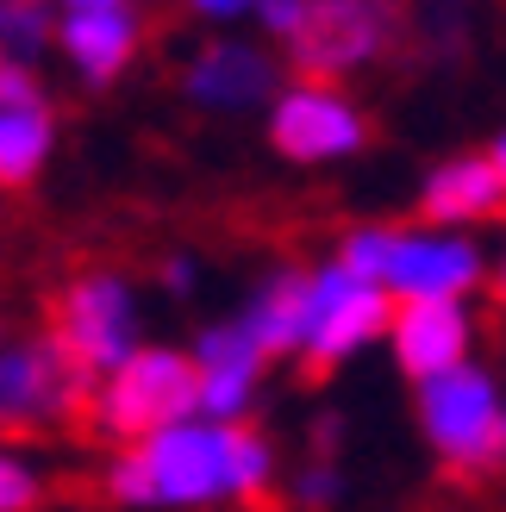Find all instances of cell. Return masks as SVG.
<instances>
[{
  "mask_svg": "<svg viewBox=\"0 0 506 512\" xmlns=\"http://www.w3.org/2000/svg\"><path fill=\"white\" fill-rule=\"evenodd\" d=\"M94 400L100 388L82 381L44 331H13L0 325V438L44 444V438H75L94 444Z\"/></svg>",
  "mask_w": 506,
  "mask_h": 512,
  "instance_id": "cell-1",
  "label": "cell"
},
{
  "mask_svg": "<svg viewBox=\"0 0 506 512\" xmlns=\"http://www.w3.org/2000/svg\"><path fill=\"white\" fill-rule=\"evenodd\" d=\"M419 425L444 456V488L463 500H488L506 488V413L482 369H450L425 381Z\"/></svg>",
  "mask_w": 506,
  "mask_h": 512,
  "instance_id": "cell-2",
  "label": "cell"
},
{
  "mask_svg": "<svg viewBox=\"0 0 506 512\" xmlns=\"http://www.w3.org/2000/svg\"><path fill=\"white\" fill-rule=\"evenodd\" d=\"M294 75L332 94L338 75L375 57H413V7L407 0H307L300 25L288 32Z\"/></svg>",
  "mask_w": 506,
  "mask_h": 512,
  "instance_id": "cell-3",
  "label": "cell"
},
{
  "mask_svg": "<svg viewBox=\"0 0 506 512\" xmlns=\"http://www.w3.org/2000/svg\"><path fill=\"white\" fill-rule=\"evenodd\" d=\"M132 331H138V313L113 269L88 263L44 294V338L82 381H100V369H119L132 356Z\"/></svg>",
  "mask_w": 506,
  "mask_h": 512,
  "instance_id": "cell-4",
  "label": "cell"
},
{
  "mask_svg": "<svg viewBox=\"0 0 506 512\" xmlns=\"http://www.w3.org/2000/svg\"><path fill=\"white\" fill-rule=\"evenodd\" d=\"M100 494L107 506H194V500H213V494H232L225 488V444L219 431H194V425H175L157 431L150 444L113 456L100 469Z\"/></svg>",
  "mask_w": 506,
  "mask_h": 512,
  "instance_id": "cell-5",
  "label": "cell"
},
{
  "mask_svg": "<svg viewBox=\"0 0 506 512\" xmlns=\"http://www.w3.org/2000/svg\"><path fill=\"white\" fill-rule=\"evenodd\" d=\"M200 406V369L175 350H132L94 400V444L113 438H157Z\"/></svg>",
  "mask_w": 506,
  "mask_h": 512,
  "instance_id": "cell-6",
  "label": "cell"
},
{
  "mask_svg": "<svg viewBox=\"0 0 506 512\" xmlns=\"http://www.w3.org/2000/svg\"><path fill=\"white\" fill-rule=\"evenodd\" d=\"M313 281H319V294H313V338H307V363H300V388L332 381V369L350 350L394 325V300L382 288H363L344 269H319Z\"/></svg>",
  "mask_w": 506,
  "mask_h": 512,
  "instance_id": "cell-7",
  "label": "cell"
},
{
  "mask_svg": "<svg viewBox=\"0 0 506 512\" xmlns=\"http://www.w3.org/2000/svg\"><path fill=\"white\" fill-rule=\"evenodd\" d=\"M50 157V100L25 63L0 57V188H25Z\"/></svg>",
  "mask_w": 506,
  "mask_h": 512,
  "instance_id": "cell-8",
  "label": "cell"
},
{
  "mask_svg": "<svg viewBox=\"0 0 506 512\" xmlns=\"http://www.w3.org/2000/svg\"><path fill=\"white\" fill-rule=\"evenodd\" d=\"M369 138V125L344 107L338 94H319V88H300L288 94L269 119V144L294 163H313V157H344Z\"/></svg>",
  "mask_w": 506,
  "mask_h": 512,
  "instance_id": "cell-9",
  "label": "cell"
},
{
  "mask_svg": "<svg viewBox=\"0 0 506 512\" xmlns=\"http://www.w3.org/2000/svg\"><path fill=\"white\" fill-rule=\"evenodd\" d=\"M469 350V325L457 306L444 300H400L394 306V356L413 381H438L463 363Z\"/></svg>",
  "mask_w": 506,
  "mask_h": 512,
  "instance_id": "cell-10",
  "label": "cell"
},
{
  "mask_svg": "<svg viewBox=\"0 0 506 512\" xmlns=\"http://www.w3.org/2000/svg\"><path fill=\"white\" fill-rule=\"evenodd\" d=\"M482 281L469 244H432V238H394L388 256V288H400V300H450Z\"/></svg>",
  "mask_w": 506,
  "mask_h": 512,
  "instance_id": "cell-11",
  "label": "cell"
},
{
  "mask_svg": "<svg viewBox=\"0 0 506 512\" xmlns=\"http://www.w3.org/2000/svg\"><path fill=\"white\" fill-rule=\"evenodd\" d=\"M275 88V69L244 44H213L200 50L182 75V94L194 107H219V113H238V107H257V100Z\"/></svg>",
  "mask_w": 506,
  "mask_h": 512,
  "instance_id": "cell-12",
  "label": "cell"
},
{
  "mask_svg": "<svg viewBox=\"0 0 506 512\" xmlns=\"http://www.w3.org/2000/svg\"><path fill=\"white\" fill-rule=\"evenodd\" d=\"M257 369H263V350H257L244 319L200 331V406H213L225 419L244 413L250 388H257Z\"/></svg>",
  "mask_w": 506,
  "mask_h": 512,
  "instance_id": "cell-13",
  "label": "cell"
},
{
  "mask_svg": "<svg viewBox=\"0 0 506 512\" xmlns=\"http://www.w3.org/2000/svg\"><path fill=\"white\" fill-rule=\"evenodd\" d=\"M419 219H432V225H444V219H506V182H500L494 157L444 163L419 194Z\"/></svg>",
  "mask_w": 506,
  "mask_h": 512,
  "instance_id": "cell-14",
  "label": "cell"
},
{
  "mask_svg": "<svg viewBox=\"0 0 506 512\" xmlns=\"http://www.w3.org/2000/svg\"><path fill=\"white\" fill-rule=\"evenodd\" d=\"M313 294H319V281L300 275V269H288V275H275L269 288H263V300L244 313L250 338H257V350H263V363L313 338Z\"/></svg>",
  "mask_w": 506,
  "mask_h": 512,
  "instance_id": "cell-15",
  "label": "cell"
},
{
  "mask_svg": "<svg viewBox=\"0 0 506 512\" xmlns=\"http://www.w3.org/2000/svg\"><path fill=\"white\" fill-rule=\"evenodd\" d=\"M63 44H69L75 69L107 88L138 50V19L132 13H69L63 19Z\"/></svg>",
  "mask_w": 506,
  "mask_h": 512,
  "instance_id": "cell-16",
  "label": "cell"
},
{
  "mask_svg": "<svg viewBox=\"0 0 506 512\" xmlns=\"http://www.w3.org/2000/svg\"><path fill=\"white\" fill-rule=\"evenodd\" d=\"M50 44V0H0V50L13 57H38Z\"/></svg>",
  "mask_w": 506,
  "mask_h": 512,
  "instance_id": "cell-17",
  "label": "cell"
},
{
  "mask_svg": "<svg viewBox=\"0 0 506 512\" xmlns=\"http://www.w3.org/2000/svg\"><path fill=\"white\" fill-rule=\"evenodd\" d=\"M44 494H50V488H44L32 469L13 463V456H0V512H32Z\"/></svg>",
  "mask_w": 506,
  "mask_h": 512,
  "instance_id": "cell-18",
  "label": "cell"
},
{
  "mask_svg": "<svg viewBox=\"0 0 506 512\" xmlns=\"http://www.w3.org/2000/svg\"><path fill=\"white\" fill-rule=\"evenodd\" d=\"M300 7H307V0H263V19L275 25V32H294V25H300Z\"/></svg>",
  "mask_w": 506,
  "mask_h": 512,
  "instance_id": "cell-19",
  "label": "cell"
},
{
  "mask_svg": "<svg viewBox=\"0 0 506 512\" xmlns=\"http://www.w3.org/2000/svg\"><path fill=\"white\" fill-rule=\"evenodd\" d=\"M69 13H125V0H69Z\"/></svg>",
  "mask_w": 506,
  "mask_h": 512,
  "instance_id": "cell-20",
  "label": "cell"
},
{
  "mask_svg": "<svg viewBox=\"0 0 506 512\" xmlns=\"http://www.w3.org/2000/svg\"><path fill=\"white\" fill-rule=\"evenodd\" d=\"M194 7H207V13H238L244 0H194Z\"/></svg>",
  "mask_w": 506,
  "mask_h": 512,
  "instance_id": "cell-21",
  "label": "cell"
},
{
  "mask_svg": "<svg viewBox=\"0 0 506 512\" xmlns=\"http://www.w3.org/2000/svg\"><path fill=\"white\" fill-rule=\"evenodd\" d=\"M494 313H506V275L494 281Z\"/></svg>",
  "mask_w": 506,
  "mask_h": 512,
  "instance_id": "cell-22",
  "label": "cell"
},
{
  "mask_svg": "<svg viewBox=\"0 0 506 512\" xmlns=\"http://www.w3.org/2000/svg\"><path fill=\"white\" fill-rule=\"evenodd\" d=\"M494 169H500V182H506V138L494 144Z\"/></svg>",
  "mask_w": 506,
  "mask_h": 512,
  "instance_id": "cell-23",
  "label": "cell"
},
{
  "mask_svg": "<svg viewBox=\"0 0 506 512\" xmlns=\"http://www.w3.org/2000/svg\"><path fill=\"white\" fill-rule=\"evenodd\" d=\"M488 338H494V350H500V363H506V338H500V331H494V325H488Z\"/></svg>",
  "mask_w": 506,
  "mask_h": 512,
  "instance_id": "cell-24",
  "label": "cell"
}]
</instances>
